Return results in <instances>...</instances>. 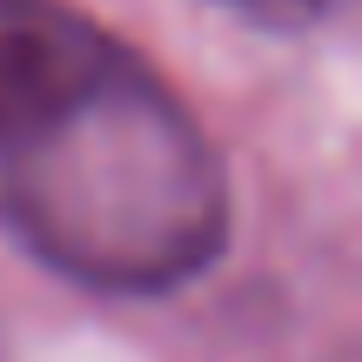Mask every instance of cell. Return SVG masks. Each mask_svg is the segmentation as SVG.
<instances>
[{
	"mask_svg": "<svg viewBox=\"0 0 362 362\" xmlns=\"http://www.w3.org/2000/svg\"><path fill=\"white\" fill-rule=\"evenodd\" d=\"M0 228L101 296H168L228 242L208 134L67 0H0Z\"/></svg>",
	"mask_w": 362,
	"mask_h": 362,
	"instance_id": "6da1fadb",
	"label": "cell"
},
{
	"mask_svg": "<svg viewBox=\"0 0 362 362\" xmlns=\"http://www.w3.org/2000/svg\"><path fill=\"white\" fill-rule=\"evenodd\" d=\"M221 7H235L255 27H275V34H309V27H329L349 0H221Z\"/></svg>",
	"mask_w": 362,
	"mask_h": 362,
	"instance_id": "7a4b0ae2",
	"label": "cell"
}]
</instances>
